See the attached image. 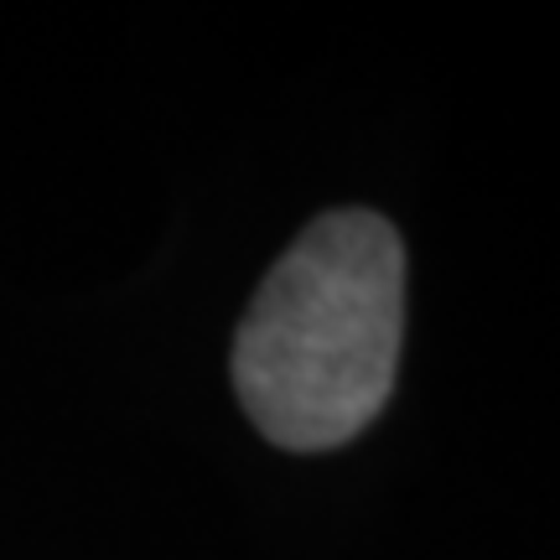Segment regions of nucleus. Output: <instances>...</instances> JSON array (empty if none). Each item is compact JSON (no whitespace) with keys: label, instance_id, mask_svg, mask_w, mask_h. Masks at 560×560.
Listing matches in <instances>:
<instances>
[{"label":"nucleus","instance_id":"1","mask_svg":"<svg viewBox=\"0 0 560 560\" xmlns=\"http://www.w3.org/2000/svg\"><path fill=\"white\" fill-rule=\"evenodd\" d=\"M405 338V244L389 219L342 208L270 265L234 338L249 420L285 452H332L384 410Z\"/></svg>","mask_w":560,"mask_h":560}]
</instances>
